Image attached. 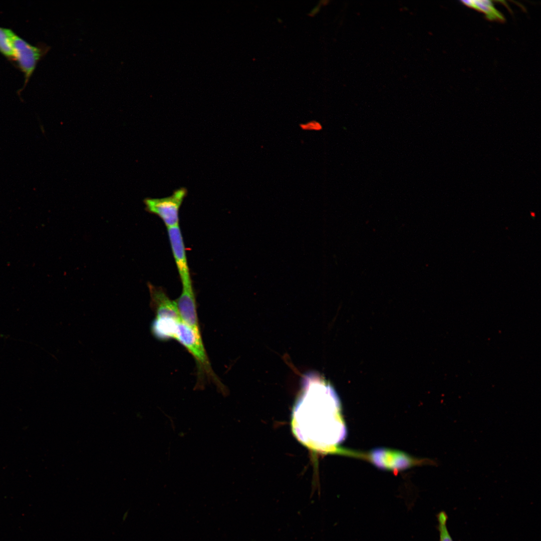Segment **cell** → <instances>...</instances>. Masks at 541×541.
Returning a JSON list of instances; mask_svg holds the SVG:
<instances>
[{
  "label": "cell",
  "mask_w": 541,
  "mask_h": 541,
  "mask_svg": "<svg viewBox=\"0 0 541 541\" xmlns=\"http://www.w3.org/2000/svg\"><path fill=\"white\" fill-rule=\"evenodd\" d=\"M175 302L181 320L196 333L201 334L193 288H183Z\"/></svg>",
  "instance_id": "obj_8"
},
{
  "label": "cell",
  "mask_w": 541,
  "mask_h": 541,
  "mask_svg": "<svg viewBox=\"0 0 541 541\" xmlns=\"http://www.w3.org/2000/svg\"><path fill=\"white\" fill-rule=\"evenodd\" d=\"M187 194L185 187L174 191L170 196L160 198H146V210L159 217L168 228L179 226V210Z\"/></svg>",
  "instance_id": "obj_3"
},
{
  "label": "cell",
  "mask_w": 541,
  "mask_h": 541,
  "mask_svg": "<svg viewBox=\"0 0 541 541\" xmlns=\"http://www.w3.org/2000/svg\"><path fill=\"white\" fill-rule=\"evenodd\" d=\"M11 42L15 60L25 76V83L21 92L26 86L33 74L38 62L48 51V48L34 46L20 37L13 31L11 34Z\"/></svg>",
  "instance_id": "obj_4"
},
{
  "label": "cell",
  "mask_w": 541,
  "mask_h": 541,
  "mask_svg": "<svg viewBox=\"0 0 541 541\" xmlns=\"http://www.w3.org/2000/svg\"><path fill=\"white\" fill-rule=\"evenodd\" d=\"M180 320L167 318H156L152 322L151 330L153 336L160 341L174 339L177 324Z\"/></svg>",
  "instance_id": "obj_9"
},
{
  "label": "cell",
  "mask_w": 541,
  "mask_h": 541,
  "mask_svg": "<svg viewBox=\"0 0 541 541\" xmlns=\"http://www.w3.org/2000/svg\"><path fill=\"white\" fill-rule=\"evenodd\" d=\"M369 456L370 460L377 466L392 470L407 468L416 462L403 453L385 449L374 450Z\"/></svg>",
  "instance_id": "obj_7"
},
{
  "label": "cell",
  "mask_w": 541,
  "mask_h": 541,
  "mask_svg": "<svg viewBox=\"0 0 541 541\" xmlns=\"http://www.w3.org/2000/svg\"><path fill=\"white\" fill-rule=\"evenodd\" d=\"M174 339L181 344L195 360L198 378L200 380L206 377L217 385L222 386L211 367L201 334L196 333L181 320L177 324Z\"/></svg>",
  "instance_id": "obj_2"
},
{
  "label": "cell",
  "mask_w": 541,
  "mask_h": 541,
  "mask_svg": "<svg viewBox=\"0 0 541 541\" xmlns=\"http://www.w3.org/2000/svg\"><path fill=\"white\" fill-rule=\"evenodd\" d=\"M12 30L0 27V52L9 61H15L11 34Z\"/></svg>",
  "instance_id": "obj_11"
},
{
  "label": "cell",
  "mask_w": 541,
  "mask_h": 541,
  "mask_svg": "<svg viewBox=\"0 0 541 541\" xmlns=\"http://www.w3.org/2000/svg\"><path fill=\"white\" fill-rule=\"evenodd\" d=\"M448 516L444 511H441L437 514L438 521V528L439 531V541H453L446 525Z\"/></svg>",
  "instance_id": "obj_12"
},
{
  "label": "cell",
  "mask_w": 541,
  "mask_h": 541,
  "mask_svg": "<svg viewBox=\"0 0 541 541\" xmlns=\"http://www.w3.org/2000/svg\"><path fill=\"white\" fill-rule=\"evenodd\" d=\"M292 429L302 443L321 451L332 450L345 437L339 398L329 383L316 374L304 379L293 412Z\"/></svg>",
  "instance_id": "obj_1"
},
{
  "label": "cell",
  "mask_w": 541,
  "mask_h": 541,
  "mask_svg": "<svg viewBox=\"0 0 541 541\" xmlns=\"http://www.w3.org/2000/svg\"><path fill=\"white\" fill-rule=\"evenodd\" d=\"M168 238L183 288H193L182 235L179 226L167 228Z\"/></svg>",
  "instance_id": "obj_5"
},
{
  "label": "cell",
  "mask_w": 541,
  "mask_h": 541,
  "mask_svg": "<svg viewBox=\"0 0 541 541\" xmlns=\"http://www.w3.org/2000/svg\"><path fill=\"white\" fill-rule=\"evenodd\" d=\"M471 8L484 13L490 20H503V17L493 6L492 1L487 0L471 1Z\"/></svg>",
  "instance_id": "obj_10"
},
{
  "label": "cell",
  "mask_w": 541,
  "mask_h": 541,
  "mask_svg": "<svg viewBox=\"0 0 541 541\" xmlns=\"http://www.w3.org/2000/svg\"><path fill=\"white\" fill-rule=\"evenodd\" d=\"M150 295V305L156 318L181 319L175 301L171 300L164 290L150 283L148 284Z\"/></svg>",
  "instance_id": "obj_6"
}]
</instances>
